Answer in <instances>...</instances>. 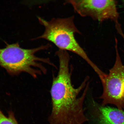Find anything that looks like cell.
Returning a JSON list of instances; mask_svg holds the SVG:
<instances>
[{
    "mask_svg": "<svg viewBox=\"0 0 124 124\" xmlns=\"http://www.w3.org/2000/svg\"><path fill=\"white\" fill-rule=\"evenodd\" d=\"M56 54L59 59V70L57 75L53 78L50 90L52 107L49 123L84 124L89 121L84 103L89 90L90 78L87 76L79 86L74 87L72 83L69 54L60 49Z\"/></svg>",
    "mask_w": 124,
    "mask_h": 124,
    "instance_id": "1",
    "label": "cell"
},
{
    "mask_svg": "<svg viewBox=\"0 0 124 124\" xmlns=\"http://www.w3.org/2000/svg\"><path fill=\"white\" fill-rule=\"evenodd\" d=\"M38 19L45 30L42 35L35 39H44L53 43L60 50L76 54L85 60L97 75L100 73L101 70L91 61L75 38V34L80 35L81 32L75 25L74 16L53 18L49 21L40 17Z\"/></svg>",
    "mask_w": 124,
    "mask_h": 124,
    "instance_id": "2",
    "label": "cell"
},
{
    "mask_svg": "<svg viewBox=\"0 0 124 124\" xmlns=\"http://www.w3.org/2000/svg\"><path fill=\"white\" fill-rule=\"evenodd\" d=\"M49 44L35 48L25 49L19 43L7 44L5 48L0 49V66L10 75H16L24 72L34 78L46 74V70L42 63L56 68L48 58H40L35 55L39 51L49 48Z\"/></svg>",
    "mask_w": 124,
    "mask_h": 124,
    "instance_id": "3",
    "label": "cell"
},
{
    "mask_svg": "<svg viewBox=\"0 0 124 124\" xmlns=\"http://www.w3.org/2000/svg\"><path fill=\"white\" fill-rule=\"evenodd\" d=\"M116 58L113 67L108 74L104 72L99 76L103 86V92L99 97L101 105H115L117 108L124 111V65L122 63L118 48V41L115 38Z\"/></svg>",
    "mask_w": 124,
    "mask_h": 124,
    "instance_id": "4",
    "label": "cell"
},
{
    "mask_svg": "<svg viewBox=\"0 0 124 124\" xmlns=\"http://www.w3.org/2000/svg\"><path fill=\"white\" fill-rule=\"evenodd\" d=\"M117 4V1L114 0H69L65 2L71 5L74 11L82 17H89L100 22L112 20L120 33L122 31L119 22Z\"/></svg>",
    "mask_w": 124,
    "mask_h": 124,
    "instance_id": "5",
    "label": "cell"
},
{
    "mask_svg": "<svg viewBox=\"0 0 124 124\" xmlns=\"http://www.w3.org/2000/svg\"><path fill=\"white\" fill-rule=\"evenodd\" d=\"M88 113L91 124H124V110L103 106L93 98L90 100Z\"/></svg>",
    "mask_w": 124,
    "mask_h": 124,
    "instance_id": "6",
    "label": "cell"
},
{
    "mask_svg": "<svg viewBox=\"0 0 124 124\" xmlns=\"http://www.w3.org/2000/svg\"><path fill=\"white\" fill-rule=\"evenodd\" d=\"M0 124H18L14 113L9 111L7 116L5 115L0 109Z\"/></svg>",
    "mask_w": 124,
    "mask_h": 124,
    "instance_id": "7",
    "label": "cell"
},
{
    "mask_svg": "<svg viewBox=\"0 0 124 124\" xmlns=\"http://www.w3.org/2000/svg\"><path fill=\"white\" fill-rule=\"evenodd\" d=\"M121 1H122V4H123L124 7V0H122Z\"/></svg>",
    "mask_w": 124,
    "mask_h": 124,
    "instance_id": "8",
    "label": "cell"
}]
</instances>
